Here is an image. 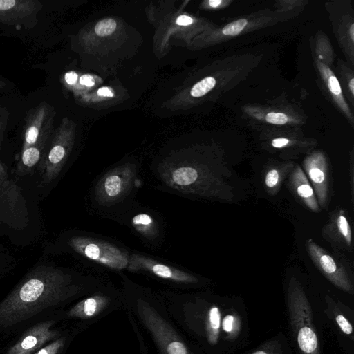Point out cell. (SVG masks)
<instances>
[{"mask_svg":"<svg viewBox=\"0 0 354 354\" xmlns=\"http://www.w3.org/2000/svg\"><path fill=\"white\" fill-rule=\"evenodd\" d=\"M70 277L60 269L41 265L32 269L0 302V327L26 321L73 294Z\"/></svg>","mask_w":354,"mask_h":354,"instance_id":"1","label":"cell"},{"mask_svg":"<svg viewBox=\"0 0 354 354\" xmlns=\"http://www.w3.org/2000/svg\"><path fill=\"white\" fill-rule=\"evenodd\" d=\"M288 306L300 353L319 354L310 306L301 287L295 279H292L289 283Z\"/></svg>","mask_w":354,"mask_h":354,"instance_id":"2","label":"cell"},{"mask_svg":"<svg viewBox=\"0 0 354 354\" xmlns=\"http://www.w3.org/2000/svg\"><path fill=\"white\" fill-rule=\"evenodd\" d=\"M137 312L152 335L160 354H191L173 326L149 304L139 299Z\"/></svg>","mask_w":354,"mask_h":354,"instance_id":"3","label":"cell"},{"mask_svg":"<svg viewBox=\"0 0 354 354\" xmlns=\"http://www.w3.org/2000/svg\"><path fill=\"white\" fill-rule=\"evenodd\" d=\"M28 215L19 187L11 180H0V229L21 230L28 224Z\"/></svg>","mask_w":354,"mask_h":354,"instance_id":"4","label":"cell"},{"mask_svg":"<svg viewBox=\"0 0 354 354\" xmlns=\"http://www.w3.org/2000/svg\"><path fill=\"white\" fill-rule=\"evenodd\" d=\"M68 243L77 253L98 263L115 270L127 268L129 257L123 251L108 242L84 236H73Z\"/></svg>","mask_w":354,"mask_h":354,"instance_id":"5","label":"cell"},{"mask_svg":"<svg viewBox=\"0 0 354 354\" xmlns=\"http://www.w3.org/2000/svg\"><path fill=\"white\" fill-rule=\"evenodd\" d=\"M54 113L53 108L46 101H42L26 112L21 150L30 146L46 149L51 133Z\"/></svg>","mask_w":354,"mask_h":354,"instance_id":"6","label":"cell"},{"mask_svg":"<svg viewBox=\"0 0 354 354\" xmlns=\"http://www.w3.org/2000/svg\"><path fill=\"white\" fill-rule=\"evenodd\" d=\"M135 174L132 169L124 166L106 173L96 186L97 202L110 205L124 197L130 190Z\"/></svg>","mask_w":354,"mask_h":354,"instance_id":"7","label":"cell"},{"mask_svg":"<svg viewBox=\"0 0 354 354\" xmlns=\"http://www.w3.org/2000/svg\"><path fill=\"white\" fill-rule=\"evenodd\" d=\"M64 127L59 129L53 138L48 151H45L39 163L42 184H48L57 178L62 170L70 149V138Z\"/></svg>","mask_w":354,"mask_h":354,"instance_id":"8","label":"cell"},{"mask_svg":"<svg viewBox=\"0 0 354 354\" xmlns=\"http://www.w3.org/2000/svg\"><path fill=\"white\" fill-rule=\"evenodd\" d=\"M42 8L38 0H0V23L32 28Z\"/></svg>","mask_w":354,"mask_h":354,"instance_id":"9","label":"cell"},{"mask_svg":"<svg viewBox=\"0 0 354 354\" xmlns=\"http://www.w3.org/2000/svg\"><path fill=\"white\" fill-rule=\"evenodd\" d=\"M306 246L314 264L331 283L346 292H353L352 283L345 271L332 256L311 239H307Z\"/></svg>","mask_w":354,"mask_h":354,"instance_id":"10","label":"cell"},{"mask_svg":"<svg viewBox=\"0 0 354 354\" xmlns=\"http://www.w3.org/2000/svg\"><path fill=\"white\" fill-rule=\"evenodd\" d=\"M127 268L133 272L147 271L158 277L178 283H192L198 281L194 276L187 272L138 254H133L129 257Z\"/></svg>","mask_w":354,"mask_h":354,"instance_id":"11","label":"cell"},{"mask_svg":"<svg viewBox=\"0 0 354 354\" xmlns=\"http://www.w3.org/2000/svg\"><path fill=\"white\" fill-rule=\"evenodd\" d=\"M54 321L49 320L35 324L8 349L7 354H32L48 342L55 339L59 333L51 330Z\"/></svg>","mask_w":354,"mask_h":354,"instance_id":"12","label":"cell"},{"mask_svg":"<svg viewBox=\"0 0 354 354\" xmlns=\"http://www.w3.org/2000/svg\"><path fill=\"white\" fill-rule=\"evenodd\" d=\"M304 167L312 183L319 203L324 207L327 203L328 191V170L325 157L321 153H314L304 160Z\"/></svg>","mask_w":354,"mask_h":354,"instance_id":"13","label":"cell"},{"mask_svg":"<svg viewBox=\"0 0 354 354\" xmlns=\"http://www.w3.org/2000/svg\"><path fill=\"white\" fill-rule=\"evenodd\" d=\"M110 303V298L96 295L87 297L73 306L67 315L83 319H90L100 313Z\"/></svg>","mask_w":354,"mask_h":354,"instance_id":"14","label":"cell"},{"mask_svg":"<svg viewBox=\"0 0 354 354\" xmlns=\"http://www.w3.org/2000/svg\"><path fill=\"white\" fill-rule=\"evenodd\" d=\"M290 183L297 195L309 209L314 212L319 210L313 188L300 167L292 172Z\"/></svg>","mask_w":354,"mask_h":354,"instance_id":"15","label":"cell"},{"mask_svg":"<svg viewBox=\"0 0 354 354\" xmlns=\"http://www.w3.org/2000/svg\"><path fill=\"white\" fill-rule=\"evenodd\" d=\"M46 149L38 146H30L23 150L17 165V172L23 176L32 173L34 168L40 163Z\"/></svg>","mask_w":354,"mask_h":354,"instance_id":"16","label":"cell"},{"mask_svg":"<svg viewBox=\"0 0 354 354\" xmlns=\"http://www.w3.org/2000/svg\"><path fill=\"white\" fill-rule=\"evenodd\" d=\"M132 225L142 235L153 239L158 234V226L151 216L147 214H138L133 217Z\"/></svg>","mask_w":354,"mask_h":354,"instance_id":"17","label":"cell"},{"mask_svg":"<svg viewBox=\"0 0 354 354\" xmlns=\"http://www.w3.org/2000/svg\"><path fill=\"white\" fill-rule=\"evenodd\" d=\"M221 326V313L218 307L212 306L209 311L207 326V339L211 344H215L218 339Z\"/></svg>","mask_w":354,"mask_h":354,"instance_id":"18","label":"cell"},{"mask_svg":"<svg viewBox=\"0 0 354 354\" xmlns=\"http://www.w3.org/2000/svg\"><path fill=\"white\" fill-rule=\"evenodd\" d=\"M198 178L197 171L190 167H181L171 174L172 181L177 185L187 186L193 184Z\"/></svg>","mask_w":354,"mask_h":354,"instance_id":"19","label":"cell"},{"mask_svg":"<svg viewBox=\"0 0 354 354\" xmlns=\"http://www.w3.org/2000/svg\"><path fill=\"white\" fill-rule=\"evenodd\" d=\"M320 66H322V68H323L322 73L326 77L327 76V78L325 77V80L326 82H327V86L330 92L333 95L337 100H338V102L342 106V108L348 112V108L345 102L344 101L341 86L338 80L333 74L332 71L326 67L323 64H320Z\"/></svg>","mask_w":354,"mask_h":354,"instance_id":"20","label":"cell"},{"mask_svg":"<svg viewBox=\"0 0 354 354\" xmlns=\"http://www.w3.org/2000/svg\"><path fill=\"white\" fill-rule=\"evenodd\" d=\"M216 84V80L212 77H207L193 86L191 95L195 97L203 96L211 91Z\"/></svg>","mask_w":354,"mask_h":354,"instance_id":"21","label":"cell"},{"mask_svg":"<svg viewBox=\"0 0 354 354\" xmlns=\"http://www.w3.org/2000/svg\"><path fill=\"white\" fill-rule=\"evenodd\" d=\"M116 28V22L113 19H105L100 21L95 26V33L101 37L112 34Z\"/></svg>","mask_w":354,"mask_h":354,"instance_id":"22","label":"cell"},{"mask_svg":"<svg viewBox=\"0 0 354 354\" xmlns=\"http://www.w3.org/2000/svg\"><path fill=\"white\" fill-rule=\"evenodd\" d=\"M343 213L344 212L341 211L337 218V226L347 245H350L351 243V230L349 223Z\"/></svg>","mask_w":354,"mask_h":354,"instance_id":"23","label":"cell"},{"mask_svg":"<svg viewBox=\"0 0 354 354\" xmlns=\"http://www.w3.org/2000/svg\"><path fill=\"white\" fill-rule=\"evenodd\" d=\"M247 24L248 21L245 19H238L224 26L222 32L225 35H236L244 29Z\"/></svg>","mask_w":354,"mask_h":354,"instance_id":"24","label":"cell"},{"mask_svg":"<svg viewBox=\"0 0 354 354\" xmlns=\"http://www.w3.org/2000/svg\"><path fill=\"white\" fill-rule=\"evenodd\" d=\"M64 343L65 337H59L33 354H59Z\"/></svg>","mask_w":354,"mask_h":354,"instance_id":"25","label":"cell"},{"mask_svg":"<svg viewBox=\"0 0 354 354\" xmlns=\"http://www.w3.org/2000/svg\"><path fill=\"white\" fill-rule=\"evenodd\" d=\"M9 119V111L5 106H0V151L2 148L4 133Z\"/></svg>","mask_w":354,"mask_h":354,"instance_id":"26","label":"cell"},{"mask_svg":"<svg viewBox=\"0 0 354 354\" xmlns=\"http://www.w3.org/2000/svg\"><path fill=\"white\" fill-rule=\"evenodd\" d=\"M279 172L275 169L268 171L265 176L266 185L272 189L276 187L279 182Z\"/></svg>","mask_w":354,"mask_h":354,"instance_id":"27","label":"cell"},{"mask_svg":"<svg viewBox=\"0 0 354 354\" xmlns=\"http://www.w3.org/2000/svg\"><path fill=\"white\" fill-rule=\"evenodd\" d=\"M266 122L274 124H284L288 121V117L283 113H268L266 116Z\"/></svg>","mask_w":354,"mask_h":354,"instance_id":"28","label":"cell"},{"mask_svg":"<svg viewBox=\"0 0 354 354\" xmlns=\"http://www.w3.org/2000/svg\"><path fill=\"white\" fill-rule=\"evenodd\" d=\"M336 322L342 331L346 335H351L353 333V327L347 319L342 315L336 316Z\"/></svg>","mask_w":354,"mask_h":354,"instance_id":"29","label":"cell"},{"mask_svg":"<svg viewBox=\"0 0 354 354\" xmlns=\"http://www.w3.org/2000/svg\"><path fill=\"white\" fill-rule=\"evenodd\" d=\"M234 321V318L233 315H226L223 320V323H222L223 329L227 333H230L233 328Z\"/></svg>","mask_w":354,"mask_h":354,"instance_id":"30","label":"cell"},{"mask_svg":"<svg viewBox=\"0 0 354 354\" xmlns=\"http://www.w3.org/2000/svg\"><path fill=\"white\" fill-rule=\"evenodd\" d=\"M77 74L74 71H69L65 73L64 80L69 85H73L77 80Z\"/></svg>","mask_w":354,"mask_h":354,"instance_id":"31","label":"cell"},{"mask_svg":"<svg viewBox=\"0 0 354 354\" xmlns=\"http://www.w3.org/2000/svg\"><path fill=\"white\" fill-rule=\"evenodd\" d=\"M176 23L179 26H188L193 23V19L187 15H180L176 19Z\"/></svg>","mask_w":354,"mask_h":354,"instance_id":"32","label":"cell"},{"mask_svg":"<svg viewBox=\"0 0 354 354\" xmlns=\"http://www.w3.org/2000/svg\"><path fill=\"white\" fill-rule=\"evenodd\" d=\"M80 83L82 85L90 87L94 85L95 82L92 76L89 75H83L80 78Z\"/></svg>","mask_w":354,"mask_h":354,"instance_id":"33","label":"cell"},{"mask_svg":"<svg viewBox=\"0 0 354 354\" xmlns=\"http://www.w3.org/2000/svg\"><path fill=\"white\" fill-rule=\"evenodd\" d=\"M289 142V140L284 138L274 139L272 142V145L276 148H280L286 146Z\"/></svg>","mask_w":354,"mask_h":354,"instance_id":"34","label":"cell"},{"mask_svg":"<svg viewBox=\"0 0 354 354\" xmlns=\"http://www.w3.org/2000/svg\"><path fill=\"white\" fill-rule=\"evenodd\" d=\"M97 94L100 96L104 97H113V93L110 89V88L108 87H101L97 90Z\"/></svg>","mask_w":354,"mask_h":354,"instance_id":"35","label":"cell"},{"mask_svg":"<svg viewBox=\"0 0 354 354\" xmlns=\"http://www.w3.org/2000/svg\"><path fill=\"white\" fill-rule=\"evenodd\" d=\"M8 179V174L6 167L0 161V180Z\"/></svg>","mask_w":354,"mask_h":354,"instance_id":"36","label":"cell"},{"mask_svg":"<svg viewBox=\"0 0 354 354\" xmlns=\"http://www.w3.org/2000/svg\"><path fill=\"white\" fill-rule=\"evenodd\" d=\"M222 3L221 0H210L209 1V4L210 6L215 8L218 6Z\"/></svg>","mask_w":354,"mask_h":354,"instance_id":"37","label":"cell"},{"mask_svg":"<svg viewBox=\"0 0 354 354\" xmlns=\"http://www.w3.org/2000/svg\"><path fill=\"white\" fill-rule=\"evenodd\" d=\"M348 32L352 41H354V24H352L349 28Z\"/></svg>","mask_w":354,"mask_h":354,"instance_id":"38","label":"cell"},{"mask_svg":"<svg viewBox=\"0 0 354 354\" xmlns=\"http://www.w3.org/2000/svg\"><path fill=\"white\" fill-rule=\"evenodd\" d=\"M348 87L349 89L352 93V95L354 94V79L351 78L348 82Z\"/></svg>","mask_w":354,"mask_h":354,"instance_id":"39","label":"cell"},{"mask_svg":"<svg viewBox=\"0 0 354 354\" xmlns=\"http://www.w3.org/2000/svg\"><path fill=\"white\" fill-rule=\"evenodd\" d=\"M252 354H268L267 352L264 350H259L253 353Z\"/></svg>","mask_w":354,"mask_h":354,"instance_id":"40","label":"cell"},{"mask_svg":"<svg viewBox=\"0 0 354 354\" xmlns=\"http://www.w3.org/2000/svg\"><path fill=\"white\" fill-rule=\"evenodd\" d=\"M6 86V83L0 80V90Z\"/></svg>","mask_w":354,"mask_h":354,"instance_id":"41","label":"cell"}]
</instances>
